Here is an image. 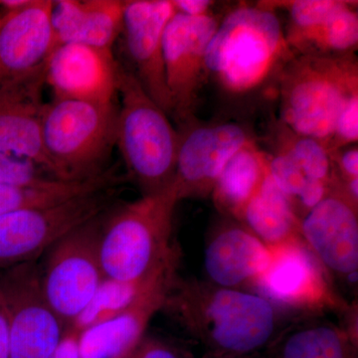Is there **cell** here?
Returning a JSON list of instances; mask_svg holds the SVG:
<instances>
[{
    "label": "cell",
    "instance_id": "obj_1",
    "mask_svg": "<svg viewBox=\"0 0 358 358\" xmlns=\"http://www.w3.org/2000/svg\"><path fill=\"white\" fill-rule=\"evenodd\" d=\"M285 29L270 4H243L220 20L207 46V80L233 99L275 86L294 57Z\"/></svg>",
    "mask_w": 358,
    "mask_h": 358
},
{
    "label": "cell",
    "instance_id": "obj_2",
    "mask_svg": "<svg viewBox=\"0 0 358 358\" xmlns=\"http://www.w3.org/2000/svg\"><path fill=\"white\" fill-rule=\"evenodd\" d=\"M278 92L282 126L320 141L329 152L338 115L358 95L355 53L294 56L282 70Z\"/></svg>",
    "mask_w": 358,
    "mask_h": 358
},
{
    "label": "cell",
    "instance_id": "obj_3",
    "mask_svg": "<svg viewBox=\"0 0 358 358\" xmlns=\"http://www.w3.org/2000/svg\"><path fill=\"white\" fill-rule=\"evenodd\" d=\"M171 185L122 205L103 224L100 258L105 277L138 280L176 265L171 243L174 208Z\"/></svg>",
    "mask_w": 358,
    "mask_h": 358
},
{
    "label": "cell",
    "instance_id": "obj_4",
    "mask_svg": "<svg viewBox=\"0 0 358 358\" xmlns=\"http://www.w3.org/2000/svg\"><path fill=\"white\" fill-rule=\"evenodd\" d=\"M164 307L185 326L227 352H253L275 331L274 306L260 294L174 281Z\"/></svg>",
    "mask_w": 358,
    "mask_h": 358
},
{
    "label": "cell",
    "instance_id": "obj_5",
    "mask_svg": "<svg viewBox=\"0 0 358 358\" xmlns=\"http://www.w3.org/2000/svg\"><path fill=\"white\" fill-rule=\"evenodd\" d=\"M117 95L121 105L115 117V145L143 195L162 192L173 182L178 131L133 73L122 65Z\"/></svg>",
    "mask_w": 358,
    "mask_h": 358
},
{
    "label": "cell",
    "instance_id": "obj_6",
    "mask_svg": "<svg viewBox=\"0 0 358 358\" xmlns=\"http://www.w3.org/2000/svg\"><path fill=\"white\" fill-rule=\"evenodd\" d=\"M114 105L54 98L45 103V150L63 180L92 178L115 145Z\"/></svg>",
    "mask_w": 358,
    "mask_h": 358
},
{
    "label": "cell",
    "instance_id": "obj_7",
    "mask_svg": "<svg viewBox=\"0 0 358 358\" xmlns=\"http://www.w3.org/2000/svg\"><path fill=\"white\" fill-rule=\"evenodd\" d=\"M100 216L66 234L49 248L40 282L52 310L69 326L102 282Z\"/></svg>",
    "mask_w": 358,
    "mask_h": 358
},
{
    "label": "cell",
    "instance_id": "obj_8",
    "mask_svg": "<svg viewBox=\"0 0 358 358\" xmlns=\"http://www.w3.org/2000/svg\"><path fill=\"white\" fill-rule=\"evenodd\" d=\"M110 196L108 189L98 190L0 215V270L34 261L71 231L101 216Z\"/></svg>",
    "mask_w": 358,
    "mask_h": 358
},
{
    "label": "cell",
    "instance_id": "obj_9",
    "mask_svg": "<svg viewBox=\"0 0 358 358\" xmlns=\"http://www.w3.org/2000/svg\"><path fill=\"white\" fill-rule=\"evenodd\" d=\"M0 296L8 317V358H50L67 327L47 303L34 261L0 270Z\"/></svg>",
    "mask_w": 358,
    "mask_h": 358
},
{
    "label": "cell",
    "instance_id": "obj_10",
    "mask_svg": "<svg viewBox=\"0 0 358 358\" xmlns=\"http://www.w3.org/2000/svg\"><path fill=\"white\" fill-rule=\"evenodd\" d=\"M171 187L179 201L211 194L228 160L253 141L243 124L236 122L181 124Z\"/></svg>",
    "mask_w": 358,
    "mask_h": 358
},
{
    "label": "cell",
    "instance_id": "obj_11",
    "mask_svg": "<svg viewBox=\"0 0 358 358\" xmlns=\"http://www.w3.org/2000/svg\"><path fill=\"white\" fill-rule=\"evenodd\" d=\"M220 20L212 13H176L164 34V60L173 115L180 124L193 120L199 94L207 80L205 53Z\"/></svg>",
    "mask_w": 358,
    "mask_h": 358
},
{
    "label": "cell",
    "instance_id": "obj_12",
    "mask_svg": "<svg viewBox=\"0 0 358 358\" xmlns=\"http://www.w3.org/2000/svg\"><path fill=\"white\" fill-rule=\"evenodd\" d=\"M176 13L171 0H127L121 36L133 73L148 95L173 115L164 60V34Z\"/></svg>",
    "mask_w": 358,
    "mask_h": 358
},
{
    "label": "cell",
    "instance_id": "obj_13",
    "mask_svg": "<svg viewBox=\"0 0 358 358\" xmlns=\"http://www.w3.org/2000/svg\"><path fill=\"white\" fill-rule=\"evenodd\" d=\"M301 235L322 266L350 277L358 268L357 204L333 183L319 204L301 220Z\"/></svg>",
    "mask_w": 358,
    "mask_h": 358
},
{
    "label": "cell",
    "instance_id": "obj_14",
    "mask_svg": "<svg viewBox=\"0 0 358 358\" xmlns=\"http://www.w3.org/2000/svg\"><path fill=\"white\" fill-rule=\"evenodd\" d=\"M271 261L255 285L271 303L317 308L334 303L324 268L303 238L268 247Z\"/></svg>",
    "mask_w": 358,
    "mask_h": 358
},
{
    "label": "cell",
    "instance_id": "obj_15",
    "mask_svg": "<svg viewBox=\"0 0 358 358\" xmlns=\"http://www.w3.org/2000/svg\"><path fill=\"white\" fill-rule=\"evenodd\" d=\"M52 7L51 0H29L20 8H0V88L46 64L56 47Z\"/></svg>",
    "mask_w": 358,
    "mask_h": 358
},
{
    "label": "cell",
    "instance_id": "obj_16",
    "mask_svg": "<svg viewBox=\"0 0 358 358\" xmlns=\"http://www.w3.org/2000/svg\"><path fill=\"white\" fill-rule=\"evenodd\" d=\"M121 64L113 51L81 44L58 45L45 68L54 98L114 105Z\"/></svg>",
    "mask_w": 358,
    "mask_h": 358
},
{
    "label": "cell",
    "instance_id": "obj_17",
    "mask_svg": "<svg viewBox=\"0 0 358 358\" xmlns=\"http://www.w3.org/2000/svg\"><path fill=\"white\" fill-rule=\"evenodd\" d=\"M45 68L0 88V152L32 160L61 179L45 150L42 117ZM63 180V179H61Z\"/></svg>",
    "mask_w": 358,
    "mask_h": 358
},
{
    "label": "cell",
    "instance_id": "obj_18",
    "mask_svg": "<svg viewBox=\"0 0 358 358\" xmlns=\"http://www.w3.org/2000/svg\"><path fill=\"white\" fill-rule=\"evenodd\" d=\"M271 250L246 228L232 225L218 231L207 245L204 267L209 279L221 288L255 284L267 270Z\"/></svg>",
    "mask_w": 358,
    "mask_h": 358
},
{
    "label": "cell",
    "instance_id": "obj_19",
    "mask_svg": "<svg viewBox=\"0 0 358 358\" xmlns=\"http://www.w3.org/2000/svg\"><path fill=\"white\" fill-rule=\"evenodd\" d=\"M122 0L53 1L51 24L56 46L81 44L113 51L124 17Z\"/></svg>",
    "mask_w": 358,
    "mask_h": 358
},
{
    "label": "cell",
    "instance_id": "obj_20",
    "mask_svg": "<svg viewBox=\"0 0 358 358\" xmlns=\"http://www.w3.org/2000/svg\"><path fill=\"white\" fill-rule=\"evenodd\" d=\"M174 281L154 289L114 319L80 333V358H122L133 352L143 341L150 320L164 308Z\"/></svg>",
    "mask_w": 358,
    "mask_h": 358
},
{
    "label": "cell",
    "instance_id": "obj_21",
    "mask_svg": "<svg viewBox=\"0 0 358 358\" xmlns=\"http://www.w3.org/2000/svg\"><path fill=\"white\" fill-rule=\"evenodd\" d=\"M270 157L253 140L228 160L211 193L219 210L241 220L250 200L268 176Z\"/></svg>",
    "mask_w": 358,
    "mask_h": 358
},
{
    "label": "cell",
    "instance_id": "obj_22",
    "mask_svg": "<svg viewBox=\"0 0 358 358\" xmlns=\"http://www.w3.org/2000/svg\"><path fill=\"white\" fill-rule=\"evenodd\" d=\"M241 220L268 247L301 239V220L293 201L278 187L270 174L250 200Z\"/></svg>",
    "mask_w": 358,
    "mask_h": 358
},
{
    "label": "cell",
    "instance_id": "obj_23",
    "mask_svg": "<svg viewBox=\"0 0 358 358\" xmlns=\"http://www.w3.org/2000/svg\"><path fill=\"white\" fill-rule=\"evenodd\" d=\"M176 266L157 274L138 280H117L103 278L95 294L83 312L67 327L82 333L103 322L114 319L136 305L147 294L162 285L173 282Z\"/></svg>",
    "mask_w": 358,
    "mask_h": 358
},
{
    "label": "cell",
    "instance_id": "obj_24",
    "mask_svg": "<svg viewBox=\"0 0 358 358\" xmlns=\"http://www.w3.org/2000/svg\"><path fill=\"white\" fill-rule=\"evenodd\" d=\"M282 357L345 358L343 336L327 324L301 329L287 339Z\"/></svg>",
    "mask_w": 358,
    "mask_h": 358
},
{
    "label": "cell",
    "instance_id": "obj_25",
    "mask_svg": "<svg viewBox=\"0 0 358 358\" xmlns=\"http://www.w3.org/2000/svg\"><path fill=\"white\" fill-rule=\"evenodd\" d=\"M285 129L289 141L282 143L281 152L288 155L298 164L306 178L333 185L334 155L324 145L315 138Z\"/></svg>",
    "mask_w": 358,
    "mask_h": 358
},
{
    "label": "cell",
    "instance_id": "obj_26",
    "mask_svg": "<svg viewBox=\"0 0 358 358\" xmlns=\"http://www.w3.org/2000/svg\"><path fill=\"white\" fill-rule=\"evenodd\" d=\"M54 179L57 178L32 160L0 152V185H34Z\"/></svg>",
    "mask_w": 358,
    "mask_h": 358
},
{
    "label": "cell",
    "instance_id": "obj_27",
    "mask_svg": "<svg viewBox=\"0 0 358 358\" xmlns=\"http://www.w3.org/2000/svg\"><path fill=\"white\" fill-rule=\"evenodd\" d=\"M268 174L292 201L298 199L308 180L298 164L288 155L281 152L270 157Z\"/></svg>",
    "mask_w": 358,
    "mask_h": 358
},
{
    "label": "cell",
    "instance_id": "obj_28",
    "mask_svg": "<svg viewBox=\"0 0 358 358\" xmlns=\"http://www.w3.org/2000/svg\"><path fill=\"white\" fill-rule=\"evenodd\" d=\"M358 140V95L353 96L341 110L336 122L329 152L334 155L338 148L357 143Z\"/></svg>",
    "mask_w": 358,
    "mask_h": 358
},
{
    "label": "cell",
    "instance_id": "obj_29",
    "mask_svg": "<svg viewBox=\"0 0 358 358\" xmlns=\"http://www.w3.org/2000/svg\"><path fill=\"white\" fill-rule=\"evenodd\" d=\"M37 192L31 186L0 185V215L36 203Z\"/></svg>",
    "mask_w": 358,
    "mask_h": 358
},
{
    "label": "cell",
    "instance_id": "obj_30",
    "mask_svg": "<svg viewBox=\"0 0 358 358\" xmlns=\"http://www.w3.org/2000/svg\"><path fill=\"white\" fill-rule=\"evenodd\" d=\"M122 358H178L176 353L169 348L157 343V341H143L138 345L129 352L128 355Z\"/></svg>",
    "mask_w": 358,
    "mask_h": 358
},
{
    "label": "cell",
    "instance_id": "obj_31",
    "mask_svg": "<svg viewBox=\"0 0 358 358\" xmlns=\"http://www.w3.org/2000/svg\"><path fill=\"white\" fill-rule=\"evenodd\" d=\"M80 334L70 327H66L64 336L50 358H80Z\"/></svg>",
    "mask_w": 358,
    "mask_h": 358
},
{
    "label": "cell",
    "instance_id": "obj_32",
    "mask_svg": "<svg viewBox=\"0 0 358 358\" xmlns=\"http://www.w3.org/2000/svg\"><path fill=\"white\" fill-rule=\"evenodd\" d=\"M176 13L186 16L205 15L210 13V8L213 2L209 0H171Z\"/></svg>",
    "mask_w": 358,
    "mask_h": 358
},
{
    "label": "cell",
    "instance_id": "obj_33",
    "mask_svg": "<svg viewBox=\"0 0 358 358\" xmlns=\"http://www.w3.org/2000/svg\"><path fill=\"white\" fill-rule=\"evenodd\" d=\"M338 166L345 180L358 178V148L357 145L348 148L339 155Z\"/></svg>",
    "mask_w": 358,
    "mask_h": 358
},
{
    "label": "cell",
    "instance_id": "obj_34",
    "mask_svg": "<svg viewBox=\"0 0 358 358\" xmlns=\"http://www.w3.org/2000/svg\"><path fill=\"white\" fill-rule=\"evenodd\" d=\"M9 357V324L3 301L0 296V358Z\"/></svg>",
    "mask_w": 358,
    "mask_h": 358
}]
</instances>
